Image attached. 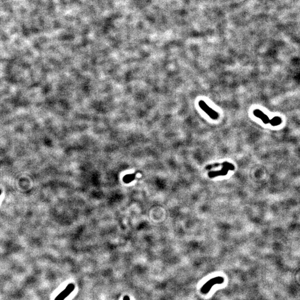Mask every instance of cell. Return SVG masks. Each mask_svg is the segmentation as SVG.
<instances>
[{
  "label": "cell",
  "instance_id": "6da1fadb",
  "mask_svg": "<svg viewBox=\"0 0 300 300\" xmlns=\"http://www.w3.org/2000/svg\"><path fill=\"white\" fill-rule=\"evenodd\" d=\"M199 106L202 110L213 119H217L218 118V114L216 111L213 110V109L210 108L206 102L200 100L198 102Z\"/></svg>",
  "mask_w": 300,
  "mask_h": 300
},
{
  "label": "cell",
  "instance_id": "7a4b0ae2",
  "mask_svg": "<svg viewBox=\"0 0 300 300\" xmlns=\"http://www.w3.org/2000/svg\"><path fill=\"white\" fill-rule=\"evenodd\" d=\"M74 290H75V285L74 284H71L68 285L66 288L57 296L55 300H65L68 295L71 294V293Z\"/></svg>",
  "mask_w": 300,
  "mask_h": 300
},
{
  "label": "cell",
  "instance_id": "3957f363",
  "mask_svg": "<svg viewBox=\"0 0 300 300\" xmlns=\"http://www.w3.org/2000/svg\"><path fill=\"white\" fill-rule=\"evenodd\" d=\"M253 114L256 117L261 119L264 124H269L270 119L269 117L266 114H264L262 111L259 109H256L254 110Z\"/></svg>",
  "mask_w": 300,
  "mask_h": 300
},
{
  "label": "cell",
  "instance_id": "277c9868",
  "mask_svg": "<svg viewBox=\"0 0 300 300\" xmlns=\"http://www.w3.org/2000/svg\"><path fill=\"white\" fill-rule=\"evenodd\" d=\"M282 123V119L278 116H275L272 119H270L269 124L272 126H276Z\"/></svg>",
  "mask_w": 300,
  "mask_h": 300
},
{
  "label": "cell",
  "instance_id": "5b68a950",
  "mask_svg": "<svg viewBox=\"0 0 300 300\" xmlns=\"http://www.w3.org/2000/svg\"><path fill=\"white\" fill-rule=\"evenodd\" d=\"M134 179V175H129L124 177V180L126 183H129L130 181H132Z\"/></svg>",
  "mask_w": 300,
  "mask_h": 300
},
{
  "label": "cell",
  "instance_id": "8992f818",
  "mask_svg": "<svg viewBox=\"0 0 300 300\" xmlns=\"http://www.w3.org/2000/svg\"><path fill=\"white\" fill-rule=\"evenodd\" d=\"M124 300H130L129 297L128 296H125L124 297Z\"/></svg>",
  "mask_w": 300,
  "mask_h": 300
},
{
  "label": "cell",
  "instance_id": "52a82bcc",
  "mask_svg": "<svg viewBox=\"0 0 300 300\" xmlns=\"http://www.w3.org/2000/svg\"><path fill=\"white\" fill-rule=\"evenodd\" d=\"M1 193H2V191H1V189H0V196H1Z\"/></svg>",
  "mask_w": 300,
  "mask_h": 300
}]
</instances>
